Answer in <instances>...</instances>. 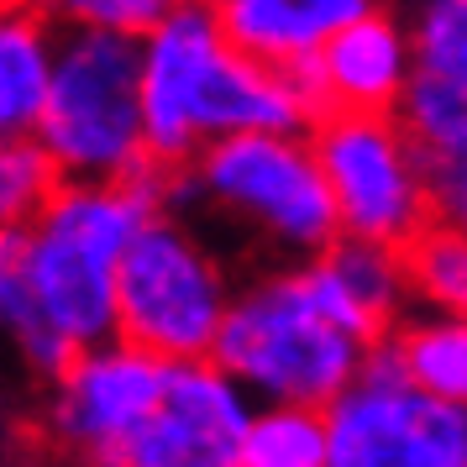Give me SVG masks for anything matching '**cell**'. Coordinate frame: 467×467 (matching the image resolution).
<instances>
[{
    "label": "cell",
    "mask_w": 467,
    "mask_h": 467,
    "mask_svg": "<svg viewBox=\"0 0 467 467\" xmlns=\"http://www.w3.org/2000/svg\"><path fill=\"white\" fill-rule=\"evenodd\" d=\"M211 358L257 404H326L362 373L368 341L326 316L299 268L263 274L232 295Z\"/></svg>",
    "instance_id": "277c9868"
},
{
    "label": "cell",
    "mask_w": 467,
    "mask_h": 467,
    "mask_svg": "<svg viewBox=\"0 0 467 467\" xmlns=\"http://www.w3.org/2000/svg\"><path fill=\"white\" fill-rule=\"evenodd\" d=\"M257 400L215 358L169 362L163 400L142 425L127 467H242Z\"/></svg>",
    "instance_id": "30bf717a"
},
{
    "label": "cell",
    "mask_w": 467,
    "mask_h": 467,
    "mask_svg": "<svg viewBox=\"0 0 467 467\" xmlns=\"http://www.w3.org/2000/svg\"><path fill=\"white\" fill-rule=\"evenodd\" d=\"M410 32H415V68L467 85V0H425Z\"/></svg>",
    "instance_id": "44dd1931"
},
{
    "label": "cell",
    "mask_w": 467,
    "mask_h": 467,
    "mask_svg": "<svg viewBox=\"0 0 467 467\" xmlns=\"http://www.w3.org/2000/svg\"><path fill=\"white\" fill-rule=\"evenodd\" d=\"M47 383H53L43 404L47 436L68 457L127 467L142 425L152 420V410L163 400L169 358H158L127 337H106L79 347Z\"/></svg>",
    "instance_id": "9c48e42d"
},
{
    "label": "cell",
    "mask_w": 467,
    "mask_h": 467,
    "mask_svg": "<svg viewBox=\"0 0 467 467\" xmlns=\"http://www.w3.org/2000/svg\"><path fill=\"white\" fill-rule=\"evenodd\" d=\"M232 278L179 211H158L131 236L116 274V337L158 358H211L232 310Z\"/></svg>",
    "instance_id": "8992f818"
},
{
    "label": "cell",
    "mask_w": 467,
    "mask_h": 467,
    "mask_svg": "<svg viewBox=\"0 0 467 467\" xmlns=\"http://www.w3.org/2000/svg\"><path fill=\"white\" fill-rule=\"evenodd\" d=\"M299 68L316 89L320 116L326 110H400L410 74H415V32L373 5L368 16L326 32L310 64Z\"/></svg>",
    "instance_id": "8fae6325"
},
{
    "label": "cell",
    "mask_w": 467,
    "mask_h": 467,
    "mask_svg": "<svg viewBox=\"0 0 467 467\" xmlns=\"http://www.w3.org/2000/svg\"><path fill=\"white\" fill-rule=\"evenodd\" d=\"M299 274L310 284V295L326 316L347 326L352 337L368 347L383 341L410 310V268H404V247L389 242H368V236L341 232L326 253L305 257Z\"/></svg>",
    "instance_id": "7c38bea8"
},
{
    "label": "cell",
    "mask_w": 467,
    "mask_h": 467,
    "mask_svg": "<svg viewBox=\"0 0 467 467\" xmlns=\"http://www.w3.org/2000/svg\"><path fill=\"white\" fill-rule=\"evenodd\" d=\"M310 137L347 236L404 247L431 221L425 163L400 110H326Z\"/></svg>",
    "instance_id": "52a82bcc"
},
{
    "label": "cell",
    "mask_w": 467,
    "mask_h": 467,
    "mask_svg": "<svg viewBox=\"0 0 467 467\" xmlns=\"http://www.w3.org/2000/svg\"><path fill=\"white\" fill-rule=\"evenodd\" d=\"M0 337L16 347V358L37 379H53L74 358V347L37 320L32 284H26V226H0Z\"/></svg>",
    "instance_id": "2e32d148"
},
{
    "label": "cell",
    "mask_w": 467,
    "mask_h": 467,
    "mask_svg": "<svg viewBox=\"0 0 467 467\" xmlns=\"http://www.w3.org/2000/svg\"><path fill=\"white\" fill-rule=\"evenodd\" d=\"M58 58V32L43 5L32 0H0V142L5 137H37Z\"/></svg>",
    "instance_id": "4fadbf2b"
},
{
    "label": "cell",
    "mask_w": 467,
    "mask_h": 467,
    "mask_svg": "<svg viewBox=\"0 0 467 467\" xmlns=\"http://www.w3.org/2000/svg\"><path fill=\"white\" fill-rule=\"evenodd\" d=\"M142 110L148 152L163 169H184L205 142L232 131H310L320 121L305 68H274L242 53L221 32L211 0H173L142 32Z\"/></svg>",
    "instance_id": "6da1fadb"
},
{
    "label": "cell",
    "mask_w": 467,
    "mask_h": 467,
    "mask_svg": "<svg viewBox=\"0 0 467 467\" xmlns=\"http://www.w3.org/2000/svg\"><path fill=\"white\" fill-rule=\"evenodd\" d=\"M211 11L242 53L274 68L310 64V53L326 37V26L305 11V0H211Z\"/></svg>",
    "instance_id": "9a60e30c"
},
{
    "label": "cell",
    "mask_w": 467,
    "mask_h": 467,
    "mask_svg": "<svg viewBox=\"0 0 467 467\" xmlns=\"http://www.w3.org/2000/svg\"><path fill=\"white\" fill-rule=\"evenodd\" d=\"M331 467H467V404L436 400L373 341L362 373L326 404Z\"/></svg>",
    "instance_id": "ba28073f"
},
{
    "label": "cell",
    "mask_w": 467,
    "mask_h": 467,
    "mask_svg": "<svg viewBox=\"0 0 467 467\" xmlns=\"http://www.w3.org/2000/svg\"><path fill=\"white\" fill-rule=\"evenodd\" d=\"M404 268H410V295L425 310L467 316V232L446 221H425L404 242Z\"/></svg>",
    "instance_id": "d6986e66"
},
{
    "label": "cell",
    "mask_w": 467,
    "mask_h": 467,
    "mask_svg": "<svg viewBox=\"0 0 467 467\" xmlns=\"http://www.w3.org/2000/svg\"><path fill=\"white\" fill-rule=\"evenodd\" d=\"M211 205L278 253L316 257L341 236V215L310 131L257 127L215 137L184 169H169V205Z\"/></svg>",
    "instance_id": "3957f363"
},
{
    "label": "cell",
    "mask_w": 467,
    "mask_h": 467,
    "mask_svg": "<svg viewBox=\"0 0 467 467\" xmlns=\"http://www.w3.org/2000/svg\"><path fill=\"white\" fill-rule=\"evenodd\" d=\"M58 184H64V169L37 137L0 142V226H32Z\"/></svg>",
    "instance_id": "ffe728a7"
},
{
    "label": "cell",
    "mask_w": 467,
    "mask_h": 467,
    "mask_svg": "<svg viewBox=\"0 0 467 467\" xmlns=\"http://www.w3.org/2000/svg\"><path fill=\"white\" fill-rule=\"evenodd\" d=\"M379 0H305V11L316 16L326 32H337V26H347V22H358V16H368Z\"/></svg>",
    "instance_id": "cb8c5ba5"
},
{
    "label": "cell",
    "mask_w": 467,
    "mask_h": 467,
    "mask_svg": "<svg viewBox=\"0 0 467 467\" xmlns=\"http://www.w3.org/2000/svg\"><path fill=\"white\" fill-rule=\"evenodd\" d=\"M400 121L415 137L420 163H467V85L415 68L400 100Z\"/></svg>",
    "instance_id": "ac0fdd59"
},
{
    "label": "cell",
    "mask_w": 467,
    "mask_h": 467,
    "mask_svg": "<svg viewBox=\"0 0 467 467\" xmlns=\"http://www.w3.org/2000/svg\"><path fill=\"white\" fill-rule=\"evenodd\" d=\"M169 205V169L127 179H64L26 226V284L37 320L74 352L116 337V274L131 236Z\"/></svg>",
    "instance_id": "7a4b0ae2"
},
{
    "label": "cell",
    "mask_w": 467,
    "mask_h": 467,
    "mask_svg": "<svg viewBox=\"0 0 467 467\" xmlns=\"http://www.w3.org/2000/svg\"><path fill=\"white\" fill-rule=\"evenodd\" d=\"M32 5H43L53 26H106V32L142 37L173 0H32Z\"/></svg>",
    "instance_id": "7402d4cb"
},
{
    "label": "cell",
    "mask_w": 467,
    "mask_h": 467,
    "mask_svg": "<svg viewBox=\"0 0 467 467\" xmlns=\"http://www.w3.org/2000/svg\"><path fill=\"white\" fill-rule=\"evenodd\" d=\"M425 190H431V221L467 232V163H425Z\"/></svg>",
    "instance_id": "603a6c76"
},
{
    "label": "cell",
    "mask_w": 467,
    "mask_h": 467,
    "mask_svg": "<svg viewBox=\"0 0 467 467\" xmlns=\"http://www.w3.org/2000/svg\"><path fill=\"white\" fill-rule=\"evenodd\" d=\"M389 347L400 358V373L415 389L436 394V400L467 404V316H446V310H415L389 331Z\"/></svg>",
    "instance_id": "5bb4252c"
},
{
    "label": "cell",
    "mask_w": 467,
    "mask_h": 467,
    "mask_svg": "<svg viewBox=\"0 0 467 467\" xmlns=\"http://www.w3.org/2000/svg\"><path fill=\"white\" fill-rule=\"evenodd\" d=\"M37 142L64 179H127L148 169L142 37L106 26H64Z\"/></svg>",
    "instance_id": "5b68a950"
},
{
    "label": "cell",
    "mask_w": 467,
    "mask_h": 467,
    "mask_svg": "<svg viewBox=\"0 0 467 467\" xmlns=\"http://www.w3.org/2000/svg\"><path fill=\"white\" fill-rule=\"evenodd\" d=\"M242 467H331V425L316 404H257Z\"/></svg>",
    "instance_id": "e0dca14e"
}]
</instances>
